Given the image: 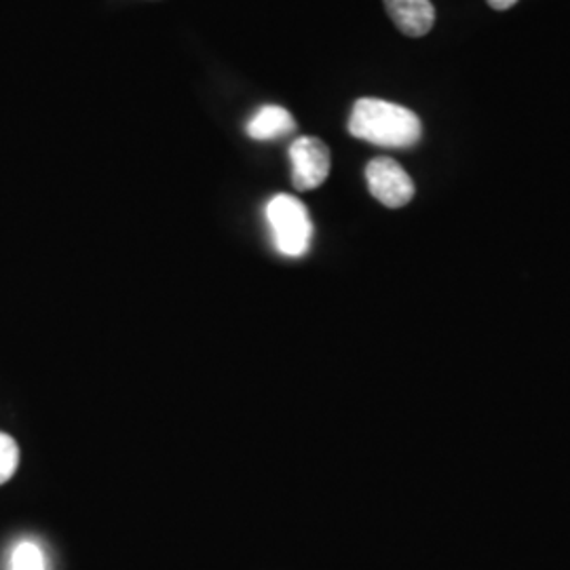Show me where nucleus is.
Wrapping results in <instances>:
<instances>
[{"label": "nucleus", "mask_w": 570, "mask_h": 570, "mask_svg": "<svg viewBox=\"0 0 570 570\" xmlns=\"http://www.w3.org/2000/svg\"><path fill=\"white\" fill-rule=\"evenodd\" d=\"M20 465V449L16 440L7 433H0V487L7 484Z\"/></svg>", "instance_id": "nucleus-8"}, {"label": "nucleus", "mask_w": 570, "mask_h": 570, "mask_svg": "<svg viewBox=\"0 0 570 570\" xmlns=\"http://www.w3.org/2000/svg\"><path fill=\"white\" fill-rule=\"evenodd\" d=\"M348 134L374 146L410 148L421 140L423 125L412 110L400 104L362 98L351 110Z\"/></svg>", "instance_id": "nucleus-1"}, {"label": "nucleus", "mask_w": 570, "mask_h": 570, "mask_svg": "<svg viewBox=\"0 0 570 570\" xmlns=\"http://www.w3.org/2000/svg\"><path fill=\"white\" fill-rule=\"evenodd\" d=\"M292 183L298 190H313L330 176V148L322 140L303 136L289 148Z\"/></svg>", "instance_id": "nucleus-4"}, {"label": "nucleus", "mask_w": 570, "mask_h": 570, "mask_svg": "<svg viewBox=\"0 0 570 570\" xmlns=\"http://www.w3.org/2000/svg\"><path fill=\"white\" fill-rule=\"evenodd\" d=\"M366 180L372 197L391 209L404 207L414 197V183L406 169L389 157H379L367 164Z\"/></svg>", "instance_id": "nucleus-3"}, {"label": "nucleus", "mask_w": 570, "mask_h": 570, "mask_svg": "<svg viewBox=\"0 0 570 570\" xmlns=\"http://www.w3.org/2000/svg\"><path fill=\"white\" fill-rule=\"evenodd\" d=\"M11 570H47L41 548L32 541H21L11 553Z\"/></svg>", "instance_id": "nucleus-7"}, {"label": "nucleus", "mask_w": 570, "mask_h": 570, "mask_svg": "<svg viewBox=\"0 0 570 570\" xmlns=\"http://www.w3.org/2000/svg\"><path fill=\"white\" fill-rule=\"evenodd\" d=\"M393 23L406 37H425L433 28L435 9L431 0H385Z\"/></svg>", "instance_id": "nucleus-5"}, {"label": "nucleus", "mask_w": 570, "mask_h": 570, "mask_svg": "<svg viewBox=\"0 0 570 570\" xmlns=\"http://www.w3.org/2000/svg\"><path fill=\"white\" fill-rule=\"evenodd\" d=\"M294 129V117L282 106H265L247 122V136L254 140H277Z\"/></svg>", "instance_id": "nucleus-6"}, {"label": "nucleus", "mask_w": 570, "mask_h": 570, "mask_svg": "<svg viewBox=\"0 0 570 570\" xmlns=\"http://www.w3.org/2000/svg\"><path fill=\"white\" fill-rule=\"evenodd\" d=\"M273 244L287 258L305 256L313 242V223L305 204L292 195H275L266 204Z\"/></svg>", "instance_id": "nucleus-2"}, {"label": "nucleus", "mask_w": 570, "mask_h": 570, "mask_svg": "<svg viewBox=\"0 0 570 570\" xmlns=\"http://www.w3.org/2000/svg\"><path fill=\"white\" fill-rule=\"evenodd\" d=\"M515 2H518V0H489L490 7H492V9H497V11H505V9H511Z\"/></svg>", "instance_id": "nucleus-9"}]
</instances>
